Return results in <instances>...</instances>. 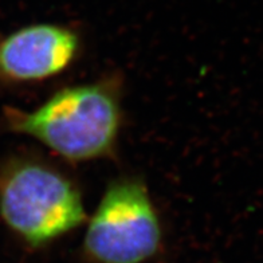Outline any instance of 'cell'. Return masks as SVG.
Listing matches in <instances>:
<instances>
[{
    "label": "cell",
    "mask_w": 263,
    "mask_h": 263,
    "mask_svg": "<svg viewBox=\"0 0 263 263\" xmlns=\"http://www.w3.org/2000/svg\"><path fill=\"white\" fill-rule=\"evenodd\" d=\"M7 122L73 163L111 153L121 128V106L116 89L106 82L61 89L30 111L10 109Z\"/></svg>",
    "instance_id": "1"
},
{
    "label": "cell",
    "mask_w": 263,
    "mask_h": 263,
    "mask_svg": "<svg viewBox=\"0 0 263 263\" xmlns=\"http://www.w3.org/2000/svg\"><path fill=\"white\" fill-rule=\"evenodd\" d=\"M0 215L31 247H41L80 227L82 195L69 177L38 161L11 166L0 180Z\"/></svg>",
    "instance_id": "2"
},
{
    "label": "cell",
    "mask_w": 263,
    "mask_h": 263,
    "mask_svg": "<svg viewBox=\"0 0 263 263\" xmlns=\"http://www.w3.org/2000/svg\"><path fill=\"white\" fill-rule=\"evenodd\" d=\"M163 231L145 184L118 179L87 223L83 251L96 263H146L161 249Z\"/></svg>",
    "instance_id": "3"
},
{
    "label": "cell",
    "mask_w": 263,
    "mask_h": 263,
    "mask_svg": "<svg viewBox=\"0 0 263 263\" xmlns=\"http://www.w3.org/2000/svg\"><path fill=\"white\" fill-rule=\"evenodd\" d=\"M80 51L73 28L55 23L22 27L0 41V78L10 82H42L69 69Z\"/></svg>",
    "instance_id": "4"
}]
</instances>
